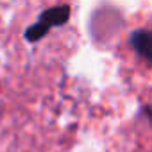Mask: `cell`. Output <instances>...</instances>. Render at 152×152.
I'll list each match as a JSON object with an SVG mask.
<instances>
[{
	"label": "cell",
	"mask_w": 152,
	"mask_h": 152,
	"mask_svg": "<svg viewBox=\"0 0 152 152\" xmlns=\"http://www.w3.org/2000/svg\"><path fill=\"white\" fill-rule=\"evenodd\" d=\"M131 45L138 56H141L145 61H150V32L147 29L134 31L131 34Z\"/></svg>",
	"instance_id": "obj_2"
},
{
	"label": "cell",
	"mask_w": 152,
	"mask_h": 152,
	"mask_svg": "<svg viewBox=\"0 0 152 152\" xmlns=\"http://www.w3.org/2000/svg\"><path fill=\"white\" fill-rule=\"evenodd\" d=\"M70 18V7L68 6H57V7H50L47 11L41 13L39 22L31 25L25 31V39L27 41H38L41 39L52 27H59L64 25Z\"/></svg>",
	"instance_id": "obj_1"
}]
</instances>
